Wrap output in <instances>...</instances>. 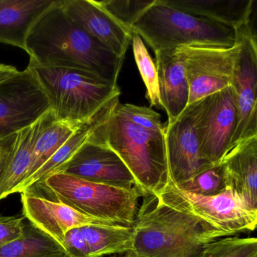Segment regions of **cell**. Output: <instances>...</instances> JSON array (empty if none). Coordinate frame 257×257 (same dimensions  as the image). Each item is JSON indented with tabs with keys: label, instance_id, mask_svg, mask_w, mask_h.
I'll return each mask as SVG.
<instances>
[{
	"label": "cell",
	"instance_id": "6da1fadb",
	"mask_svg": "<svg viewBox=\"0 0 257 257\" xmlns=\"http://www.w3.org/2000/svg\"><path fill=\"white\" fill-rule=\"evenodd\" d=\"M25 51L30 64L85 70L114 84L124 58L78 26L63 10L61 0L36 22Z\"/></svg>",
	"mask_w": 257,
	"mask_h": 257
},
{
	"label": "cell",
	"instance_id": "7a4b0ae2",
	"mask_svg": "<svg viewBox=\"0 0 257 257\" xmlns=\"http://www.w3.org/2000/svg\"><path fill=\"white\" fill-rule=\"evenodd\" d=\"M143 198L132 226V252L137 257H199L210 242L234 236L162 204L156 196Z\"/></svg>",
	"mask_w": 257,
	"mask_h": 257
},
{
	"label": "cell",
	"instance_id": "3957f363",
	"mask_svg": "<svg viewBox=\"0 0 257 257\" xmlns=\"http://www.w3.org/2000/svg\"><path fill=\"white\" fill-rule=\"evenodd\" d=\"M118 103L119 97H115L104 106L91 138L118 154L144 197L157 196L169 182L165 132H151L132 124L117 112Z\"/></svg>",
	"mask_w": 257,
	"mask_h": 257
},
{
	"label": "cell",
	"instance_id": "277c9868",
	"mask_svg": "<svg viewBox=\"0 0 257 257\" xmlns=\"http://www.w3.org/2000/svg\"><path fill=\"white\" fill-rule=\"evenodd\" d=\"M27 68L41 85L56 119L78 127L91 121L106 103L120 96L117 84L91 72L30 63Z\"/></svg>",
	"mask_w": 257,
	"mask_h": 257
},
{
	"label": "cell",
	"instance_id": "5b68a950",
	"mask_svg": "<svg viewBox=\"0 0 257 257\" xmlns=\"http://www.w3.org/2000/svg\"><path fill=\"white\" fill-rule=\"evenodd\" d=\"M29 189L40 190L42 193L44 192L41 195L63 203L87 216L127 227L135 224L140 199L144 197L138 187H114L62 172L51 174Z\"/></svg>",
	"mask_w": 257,
	"mask_h": 257
},
{
	"label": "cell",
	"instance_id": "8992f818",
	"mask_svg": "<svg viewBox=\"0 0 257 257\" xmlns=\"http://www.w3.org/2000/svg\"><path fill=\"white\" fill-rule=\"evenodd\" d=\"M132 33L138 34L153 52L180 46L232 47L237 43L234 28L212 22L156 0L138 22Z\"/></svg>",
	"mask_w": 257,
	"mask_h": 257
},
{
	"label": "cell",
	"instance_id": "52a82bcc",
	"mask_svg": "<svg viewBox=\"0 0 257 257\" xmlns=\"http://www.w3.org/2000/svg\"><path fill=\"white\" fill-rule=\"evenodd\" d=\"M156 197L174 210L234 235L253 231L256 226L257 211L249 209L228 188L222 193L204 196L181 190L168 182Z\"/></svg>",
	"mask_w": 257,
	"mask_h": 257
},
{
	"label": "cell",
	"instance_id": "ba28073f",
	"mask_svg": "<svg viewBox=\"0 0 257 257\" xmlns=\"http://www.w3.org/2000/svg\"><path fill=\"white\" fill-rule=\"evenodd\" d=\"M51 109L47 96L28 68L0 82V141L34 124Z\"/></svg>",
	"mask_w": 257,
	"mask_h": 257
},
{
	"label": "cell",
	"instance_id": "9c48e42d",
	"mask_svg": "<svg viewBox=\"0 0 257 257\" xmlns=\"http://www.w3.org/2000/svg\"><path fill=\"white\" fill-rule=\"evenodd\" d=\"M236 31L240 48L230 85L237 104V123L230 150L241 141L257 137L256 37L251 29L250 23Z\"/></svg>",
	"mask_w": 257,
	"mask_h": 257
},
{
	"label": "cell",
	"instance_id": "30bf717a",
	"mask_svg": "<svg viewBox=\"0 0 257 257\" xmlns=\"http://www.w3.org/2000/svg\"><path fill=\"white\" fill-rule=\"evenodd\" d=\"M238 40L232 47L190 46L177 47L189 85V105L224 89L231 83Z\"/></svg>",
	"mask_w": 257,
	"mask_h": 257
},
{
	"label": "cell",
	"instance_id": "8fae6325",
	"mask_svg": "<svg viewBox=\"0 0 257 257\" xmlns=\"http://www.w3.org/2000/svg\"><path fill=\"white\" fill-rule=\"evenodd\" d=\"M204 98L187 106L171 122L165 125V142L169 182L177 186L212 166L201 156L198 123Z\"/></svg>",
	"mask_w": 257,
	"mask_h": 257
},
{
	"label": "cell",
	"instance_id": "7c38bea8",
	"mask_svg": "<svg viewBox=\"0 0 257 257\" xmlns=\"http://www.w3.org/2000/svg\"><path fill=\"white\" fill-rule=\"evenodd\" d=\"M237 123V108L231 85L204 97L198 123L201 156L219 163L231 147Z\"/></svg>",
	"mask_w": 257,
	"mask_h": 257
},
{
	"label": "cell",
	"instance_id": "4fadbf2b",
	"mask_svg": "<svg viewBox=\"0 0 257 257\" xmlns=\"http://www.w3.org/2000/svg\"><path fill=\"white\" fill-rule=\"evenodd\" d=\"M58 172L114 187H138L133 175L118 154L91 137Z\"/></svg>",
	"mask_w": 257,
	"mask_h": 257
},
{
	"label": "cell",
	"instance_id": "5bb4252c",
	"mask_svg": "<svg viewBox=\"0 0 257 257\" xmlns=\"http://www.w3.org/2000/svg\"><path fill=\"white\" fill-rule=\"evenodd\" d=\"M22 204L25 218L62 246L64 236L73 228L86 225H117L87 216L30 189L22 192Z\"/></svg>",
	"mask_w": 257,
	"mask_h": 257
},
{
	"label": "cell",
	"instance_id": "9a60e30c",
	"mask_svg": "<svg viewBox=\"0 0 257 257\" xmlns=\"http://www.w3.org/2000/svg\"><path fill=\"white\" fill-rule=\"evenodd\" d=\"M66 14L109 50L124 58L132 34L115 22L94 0H61Z\"/></svg>",
	"mask_w": 257,
	"mask_h": 257
},
{
	"label": "cell",
	"instance_id": "2e32d148",
	"mask_svg": "<svg viewBox=\"0 0 257 257\" xmlns=\"http://www.w3.org/2000/svg\"><path fill=\"white\" fill-rule=\"evenodd\" d=\"M161 106L168 122L174 121L187 107L189 85L183 57L177 48L155 52Z\"/></svg>",
	"mask_w": 257,
	"mask_h": 257
},
{
	"label": "cell",
	"instance_id": "e0dca14e",
	"mask_svg": "<svg viewBox=\"0 0 257 257\" xmlns=\"http://www.w3.org/2000/svg\"><path fill=\"white\" fill-rule=\"evenodd\" d=\"M221 162L228 189L249 209L257 211V137L239 143Z\"/></svg>",
	"mask_w": 257,
	"mask_h": 257
},
{
	"label": "cell",
	"instance_id": "ac0fdd59",
	"mask_svg": "<svg viewBox=\"0 0 257 257\" xmlns=\"http://www.w3.org/2000/svg\"><path fill=\"white\" fill-rule=\"evenodd\" d=\"M55 118L52 109L36 122L15 135L10 156L0 176V201L12 194L25 180L36 142L43 129Z\"/></svg>",
	"mask_w": 257,
	"mask_h": 257
},
{
	"label": "cell",
	"instance_id": "d6986e66",
	"mask_svg": "<svg viewBox=\"0 0 257 257\" xmlns=\"http://www.w3.org/2000/svg\"><path fill=\"white\" fill-rule=\"evenodd\" d=\"M57 0H0V43L25 50L30 31Z\"/></svg>",
	"mask_w": 257,
	"mask_h": 257
},
{
	"label": "cell",
	"instance_id": "ffe728a7",
	"mask_svg": "<svg viewBox=\"0 0 257 257\" xmlns=\"http://www.w3.org/2000/svg\"><path fill=\"white\" fill-rule=\"evenodd\" d=\"M171 7L235 31L250 23L253 0H164Z\"/></svg>",
	"mask_w": 257,
	"mask_h": 257
},
{
	"label": "cell",
	"instance_id": "44dd1931",
	"mask_svg": "<svg viewBox=\"0 0 257 257\" xmlns=\"http://www.w3.org/2000/svg\"><path fill=\"white\" fill-rule=\"evenodd\" d=\"M91 257H103L132 252V227L86 225L80 227Z\"/></svg>",
	"mask_w": 257,
	"mask_h": 257
},
{
	"label": "cell",
	"instance_id": "7402d4cb",
	"mask_svg": "<svg viewBox=\"0 0 257 257\" xmlns=\"http://www.w3.org/2000/svg\"><path fill=\"white\" fill-rule=\"evenodd\" d=\"M104 106L93 117L91 121L79 127L70 137V139L44 165H42L33 175L24 181L16 189V193H22L33 185L42 181L51 174L58 172L74 156L80 147L88 141L101 115Z\"/></svg>",
	"mask_w": 257,
	"mask_h": 257
},
{
	"label": "cell",
	"instance_id": "603a6c76",
	"mask_svg": "<svg viewBox=\"0 0 257 257\" xmlns=\"http://www.w3.org/2000/svg\"><path fill=\"white\" fill-rule=\"evenodd\" d=\"M0 257L71 256L56 240L28 222L25 236L0 248Z\"/></svg>",
	"mask_w": 257,
	"mask_h": 257
},
{
	"label": "cell",
	"instance_id": "cb8c5ba5",
	"mask_svg": "<svg viewBox=\"0 0 257 257\" xmlns=\"http://www.w3.org/2000/svg\"><path fill=\"white\" fill-rule=\"evenodd\" d=\"M80 127L54 118L43 129L36 142L31 167L24 181L44 165Z\"/></svg>",
	"mask_w": 257,
	"mask_h": 257
},
{
	"label": "cell",
	"instance_id": "d4e9b609",
	"mask_svg": "<svg viewBox=\"0 0 257 257\" xmlns=\"http://www.w3.org/2000/svg\"><path fill=\"white\" fill-rule=\"evenodd\" d=\"M176 187L204 196L222 193L228 189L223 164L222 162L215 164Z\"/></svg>",
	"mask_w": 257,
	"mask_h": 257
},
{
	"label": "cell",
	"instance_id": "484cf974",
	"mask_svg": "<svg viewBox=\"0 0 257 257\" xmlns=\"http://www.w3.org/2000/svg\"><path fill=\"white\" fill-rule=\"evenodd\" d=\"M134 56L143 81L147 88V97L151 106H161L156 66L138 34H132Z\"/></svg>",
	"mask_w": 257,
	"mask_h": 257
},
{
	"label": "cell",
	"instance_id": "4316f807",
	"mask_svg": "<svg viewBox=\"0 0 257 257\" xmlns=\"http://www.w3.org/2000/svg\"><path fill=\"white\" fill-rule=\"evenodd\" d=\"M199 257H257V239L228 236L206 245Z\"/></svg>",
	"mask_w": 257,
	"mask_h": 257
},
{
	"label": "cell",
	"instance_id": "83f0119b",
	"mask_svg": "<svg viewBox=\"0 0 257 257\" xmlns=\"http://www.w3.org/2000/svg\"><path fill=\"white\" fill-rule=\"evenodd\" d=\"M96 2L115 22L132 33L133 25L155 4L156 0H103Z\"/></svg>",
	"mask_w": 257,
	"mask_h": 257
},
{
	"label": "cell",
	"instance_id": "f1b7e54d",
	"mask_svg": "<svg viewBox=\"0 0 257 257\" xmlns=\"http://www.w3.org/2000/svg\"><path fill=\"white\" fill-rule=\"evenodd\" d=\"M117 112L132 124L151 132H164L165 125L160 114L146 106L126 103L117 104Z\"/></svg>",
	"mask_w": 257,
	"mask_h": 257
},
{
	"label": "cell",
	"instance_id": "f546056e",
	"mask_svg": "<svg viewBox=\"0 0 257 257\" xmlns=\"http://www.w3.org/2000/svg\"><path fill=\"white\" fill-rule=\"evenodd\" d=\"M24 218L0 215V248L22 238L25 234Z\"/></svg>",
	"mask_w": 257,
	"mask_h": 257
},
{
	"label": "cell",
	"instance_id": "4dcf8cb0",
	"mask_svg": "<svg viewBox=\"0 0 257 257\" xmlns=\"http://www.w3.org/2000/svg\"><path fill=\"white\" fill-rule=\"evenodd\" d=\"M63 247L71 257H91L80 228H73L67 231L64 236Z\"/></svg>",
	"mask_w": 257,
	"mask_h": 257
},
{
	"label": "cell",
	"instance_id": "1f68e13d",
	"mask_svg": "<svg viewBox=\"0 0 257 257\" xmlns=\"http://www.w3.org/2000/svg\"><path fill=\"white\" fill-rule=\"evenodd\" d=\"M15 135L0 141V176L11 151Z\"/></svg>",
	"mask_w": 257,
	"mask_h": 257
},
{
	"label": "cell",
	"instance_id": "d6a6232c",
	"mask_svg": "<svg viewBox=\"0 0 257 257\" xmlns=\"http://www.w3.org/2000/svg\"><path fill=\"white\" fill-rule=\"evenodd\" d=\"M19 72L16 67L7 64H0V82H4Z\"/></svg>",
	"mask_w": 257,
	"mask_h": 257
},
{
	"label": "cell",
	"instance_id": "836d02e7",
	"mask_svg": "<svg viewBox=\"0 0 257 257\" xmlns=\"http://www.w3.org/2000/svg\"><path fill=\"white\" fill-rule=\"evenodd\" d=\"M114 257H137L132 252H125V253L116 254Z\"/></svg>",
	"mask_w": 257,
	"mask_h": 257
},
{
	"label": "cell",
	"instance_id": "e575fe53",
	"mask_svg": "<svg viewBox=\"0 0 257 257\" xmlns=\"http://www.w3.org/2000/svg\"><path fill=\"white\" fill-rule=\"evenodd\" d=\"M109 257H114V255H109Z\"/></svg>",
	"mask_w": 257,
	"mask_h": 257
}]
</instances>
